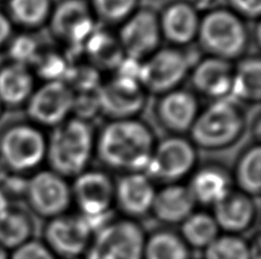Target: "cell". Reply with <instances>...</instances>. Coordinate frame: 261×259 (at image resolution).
Here are the masks:
<instances>
[{"mask_svg":"<svg viewBox=\"0 0 261 259\" xmlns=\"http://www.w3.org/2000/svg\"><path fill=\"white\" fill-rule=\"evenodd\" d=\"M9 259H59L44 242L30 240L13 250Z\"/></svg>","mask_w":261,"mask_h":259,"instance_id":"obj_35","label":"cell"},{"mask_svg":"<svg viewBox=\"0 0 261 259\" xmlns=\"http://www.w3.org/2000/svg\"><path fill=\"white\" fill-rule=\"evenodd\" d=\"M204 259H251L249 243L240 235H219L204 249Z\"/></svg>","mask_w":261,"mask_h":259,"instance_id":"obj_31","label":"cell"},{"mask_svg":"<svg viewBox=\"0 0 261 259\" xmlns=\"http://www.w3.org/2000/svg\"><path fill=\"white\" fill-rule=\"evenodd\" d=\"M93 234L82 215L64 214L49 220L44 243L60 259H76L86 252Z\"/></svg>","mask_w":261,"mask_h":259,"instance_id":"obj_10","label":"cell"},{"mask_svg":"<svg viewBox=\"0 0 261 259\" xmlns=\"http://www.w3.org/2000/svg\"><path fill=\"white\" fill-rule=\"evenodd\" d=\"M9 20L28 29L41 26L52 13L50 0H8Z\"/></svg>","mask_w":261,"mask_h":259,"instance_id":"obj_29","label":"cell"},{"mask_svg":"<svg viewBox=\"0 0 261 259\" xmlns=\"http://www.w3.org/2000/svg\"><path fill=\"white\" fill-rule=\"evenodd\" d=\"M231 96L248 102L259 101L261 95V63L259 58H245L232 73Z\"/></svg>","mask_w":261,"mask_h":259,"instance_id":"obj_27","label":"cell"},{"mask_svg":"<svg viewBox=\"0 0 261 259\" xmlns=\"http://www.w3.org/2000/svg\"><path fill=\"white\" fill-rule=\"evenodd\" d=\"M158 20L161 34L172 44L184 46L197 38L200 20L192 5L187 3L172 4Z\"/></svg>","mask_w":261,"mask_h":259,"instance_id":"obj_21","label":"cell"},{"mask_svg":"<svg viewBox=\"0 0 261 259\" xmlns=\"http://www.w3.org/2000/svg\"><path fill=\"white\" fill-rule=\"evenodd\" d=\"M153 136L135 119L113 120L102 129L95 150L106 166L127 173H142L153 151Z\"/></svg>","mask_w":261,"mask_h":259,"instance_id":"obj_1","label":"cell"},{"mask_svg":"<svg viewBox=\"0 0 261 259\" xmlns=\"http://www.w3.org/2000/svg\"><path fill=\"white\" fill-rule=\"evenodd\" d=\"M85 44L88 56L99 68H118L125 58L119 41L108 32L94 31Z\"/></svg>","mask_w":261,"mask_h":259,"instance_id":"obj_28","label":"cell"},{"mask_svg":"<svg viewBox=\"0 0 261 259\" xmlns=\"http://www.w3.org/2000/svg\"><path fill=\"white\" fill-rule=\"evenodd\" d=\"M47 142L38 128L18 123L9 127L0 137V159L12 174L35 169L46 158Z\"/></svg>","mask_w":261,"mask_h":259,"instance_id":"obj_6","label":"cell"},{"mask_svg":"<svg viewBox=\"0 0 261 259\" xmlns=\"http://www.w3.org/2000/svg\"><path fill=\"white\" fill-rule=\"evenodd\" d=\"M161 37L160 20L156 14L143 9L134 12L124 22L118 41L127 57L140 61L156 52Z\"/></svg>","mask_w":261,"mask_h":259,"instance_id":"obj_14","label":"cell"},{"mask_svg":"<svg viewBox=\"0 0 261 259\" xmlns=\"http://www.w3.org/2000/svg\"><path fill=\"white\" fill-rule=\"evenodd\" d=\"M13 36V24L9 17L0 12V50L6 46Z\"/></svg>","mask_w":261,"mask_h":259,"instance_id":"obj_39","label":"cell"},{"mask_svg":"<svg viewBox=\"0 0 261 259\" xmlns=\"http://www.w3.org/2000/svg\"><path fill=\"white\" fill-rule=\"evenodd\" d=\"M180 225L179 235L189 248L204 250L220 235V230L213 216L203 211H194Z\"/></svg>","mask_w":261,"mask_h":259,"instance_id":"obj_25","label":"cell"},{"mask_svg":"<svg viewBox=\"0 0 261 259\" xmlns=\"http://www.w3.org/2000/svg\"><path fill=\"white\" fill-rule=\"evenodd\" d=\"M261 149L259 145L244 152L237 164L236 182L240 191L250 197L259 196L261 180Z\"/></svg>","mask_w":261,"mask_h":259,"instance_id":"obj_30","label":"cell"},{"mask_svg":"<svg viewBox=\"0 0 261 259\" xmlns=\"http://www.w3.org/2000/svg\"><path fill=\"white\" fill-rule=\"evenodd\" d=\"M34 223L29 215L17 209H9L0 216V247L13 251L32 240Z\"/></svg>","mask_w":261,"mask_h":259,"instance_id":"obj_24","label":"cell"},{"mask_svg":"<svg viewBox=\"0 0 261 259\" xmlns=\"http://www.w3.org/2000/svg\"><path fill=\"white\" fill-rule=\"evenodd\" d=\"M196 159L192 143L182 137H169L153 147L144 174L151 180L174 184L192 172Z\"/></svg>","mask_w":261,"mask_h":259,"instance_id":"obj_9","label":"cell"},{"mask_svg":"<svg viewBox=\"0 0 261 259\" xmlns=\"http://www.w3.org/2000/svg\"><path fill=\"white\" fill-rule=\"evenodd\" d=\"M196 203L214 206L231 189V180L225 169L211 166L200 168L188 186Z\"/></svg>","mask_w":261,"mask_h":259,"instance_id":"obj_23","label":"cell"},{"mask_svg":"<svg viewBox=\"0 0 261 259\" xmlns=\"http://www.w3.org/2000/svg\"><path fill=\"white\" fill-rule=\"evenodd\" d=\"M37 64L38 75L47 81H62V77L67 76L68 67L64 59L58 54L39 55Z\"/></svg>","mask_w":261,"mask_h":259,"instance_id":"obj_34","label":"cell"},{"mask_svg":"<svg viewBox=\"0 0 261 259\" xmlns=\"http://www.w3.org/2000/svg\"><path fill=\"white\" fill-rule=\"evenodd\" d=\"M213 207V218L219 230L225 231L226 234L240 235L246 232L252 228L257 216L252 198L241 191L230 189Z\"/></svg>","mask_w":261,"mask_h":259,"instance_id":"obj_17","label":"cell"},{"mask_svg":"<svg viewBox=\"0 0 261 259\" xmlns=\"http://www.w3.org/2000/svg\"><path fill=\"white\" fill-rule=\"evenodd\" d=\"M7 45L12 62L21 64V66L29 68L30 64L37 62L40 55L36 40L28 35H21L12 38Z\"/></svg>","mask_w":261,"mask_h":259,"instance_id":"obj_33","label":"cell"},{"mask_svg":"<svg viewBox=\"0 0 261 259\" xmlns=\"http://www.w3.org/2000/svg\"><path fill=\"white\" fill-rule=\"evenodd\" d=\"M73 81L74 86L77 89L82 90L84 92H87L92 89L93 86L99 87L96 84L97 75L96 71L93 69L88 68H82V70H74L72 76L70 77Z\"/></svg>","mask_w":261,"mask_h":259,"instance_id":"obj_36","label":"cell"},{"mask_svg":"<svg viewBox=\"0 0 261 259\" xmlns=\"http://www.w3.org/2000/svg\"><path fill=\"white\" fill-rule=\"evenodd\" d=\"M35 79L30 69L17 63L0 68V102L5 106L27 103L35 90Z\"/></svg>","mask_w":261,"mask_h":259,"instance_id":"obj_22","label":"cell"},{"mask_svg":"<svg viewBox=\"0 0 261 259\" xmlns=\"http://www.w3.org/2000/svg\"><path fill=\"white\" fill-rule=\"evenodd\" d=\"M12 173L9 172V169L7 168V166L4 164V161L0 159V186L4 184L5 180L7 179V177Z\"/></svg>","mask_w":261,"mask_h":259,"instance_id":"obj_42","label":"cell"},{"mask_svg":"<svg viewBox=\"0 0 261 259\" xmlns=\"http://www.w3.org/2000/svg\"><path fill=\"white\" fill-rule=\"evenodd\" d=\"M27 184H28V180L23 179L21 176L11 174L7 177V179L5 180L2 186H0V188L3 189L4 193L7 196V198L9 196L18 197V196H22V194H24L25 196Z\"/></svg>","mask_w":261,"mask_h":259,"instance_id":"obj_37","label":"cell"},{"mask_svg":"<svg viewBox=\"0 0 261 259\" xmlns=\"http://www.w3.org/2000/svg\"><path fill=\"white\" fill-rule=\"evenodd\" d=\"M196 202L189 188L179 184H169L156 191L151 211L162 223L181 224L194 212Z\"/></svg>","mask_w":261,"mask_h":259,"instance_id":"obj_20","label":"cell"},{"mask_svg":"<svg viewBox=\"0 0 261 259\" xmlns=\"http://www.w3.org/2000/svg\"><path fill=\"white\" fill-rule=\"evenodd\" d=\"M143 259H190V248L179 234L161 230L146 237Z\"/></svg>","mask_w":261,"mask_h":259,"instance_id":"obj_26","label":"cell"},{"mask_svg":"<svg viewBox=\"0 0 261 259\" xmlns=\"http://www.w3.org/2000/svg\"><path fill=\"white\" fill-rule=\"evenodd\" d=\"M232 7L241 15L254 18L261 13V0H230Z\"/></svg>","mask_w":261,"mask_h":259,"instance_id":"obj_38","label":"cell"},{"mask_svg":"<svg viewBox=\"0 0 261 259\" xmlns=\"http://www.w3.org/2000/svg\"><path fill=\"white\" fill-rule=\"evenodd\" d=\"M157 114L167 131L174 134L187 133L198 115L197 100L187 90L169 91L163 94L158 102Z\"/></svg>","mask_w":261,"mask_h":259,"instance_id":"obj_18","label":"cell"},{"mask_svg":"<svg viewBox=\"0 0 261 259\" xmlns=\"http://www.w3.org/2000/svg\"><path fill=\"white\" fill-rule=\"evenodd\" d=\"M0 259H9V253L7 250L0 247Z\"/></svg>","mask_w":261,"mask_h":259,"instance_id":"obj_43","label":"cell"},{"mask_svg":"<svg viewBox=\"0 0 261 259\" xmlns=\"http://www.w3.org/2000/svg\"><path fill=\"white\" fill-rule=\"evenodd\" d=\"M71 194L93 232L108 221L107 215L115 201V185L108 175L83 172L76 177Z\"/></svg>","mask_w":261,"mask_h":259,"instance_id":"obj_7","label":"cell"},{"mask_svg":"<svg viewBox=\"0 0 261 259\" xmlns=\"http://www.w3.org/2000/svg\"><path fill=\"white\" fill-rule=\"evenodd\" d=\"M155 194L151 179L142 173L125 174L115 186V201L129 219L151 212Z\"/></svg>","mask_w":261,"mask_h":259,"instance_id":"obj_16","label":"cell"},{"mask_svg":"<svg viewBox=\"0 0 261 259\" xmlns=\"http://www.w3.org/2000/svg\"><path fill=\"white\" fill-rule=\"evenodd\" d=\"M146 234L129 218L108 220L95 231L84 259H143Z\"/></svg>","mask_w":261,"mask_h":259,"instance_id":"obj_5","label":"cell"},{"mask_svg":"<svg viewBox=\"0 0 261 259\" xmlns=\"http://www.w3.org/2000/svg\"><path fill=\"white\" fill-rule=\"evenodd\" d=\"M96 97L99 110L114 120L133 119L142 110L146 101L139 81L120 76L97 88Z\"/></svg>","mask_w":261,"mask_h":259,"instance_id":"obj_13","label":"cell"},{"mask_svg":"<svg viewBox=\"0 0 261 259\" xmlns=\"http://www.w3.org/2000/svg\"><path fill=\"white\" fill-rule=\"evenodd\" d=\"M95 147L94 135L85 120H65L52 133L46 149V158L52 172L62 177H77L90 163Z\"/></svg>","mask_w":261,"mask_h":259,"instance_id":"obj_2","label":"cell"},{"mask_svg":"<svg viewBox=\"0 0 261 259\" xmlns=\"http://www.w3.org/2000/svg\"><path fill=\"white\" fill-rule=\"evenodd\" d=\"M3 109H4V105L2 104V102H0V115L3 113Z\"/></svg>","mask_w":261,"mask_h":259,"instance_id":"obj_44","label":"cell"},{"mask_svg":"<svg viewBox=\"0 0 261 259\" xmlns=\"http://www.w3.org/2000/svg\"><path fill=\"white\" fill-rule=\"evenodd\" d=\"M0 2H3V0H0Z\"/></svg>","mask_w":261,"mask_h":259,"instance_id":"obj_45","label":"cell"},{"mask_svg":"<svg viewBox=\"0 0 261 259\" xmlns=\"http://www.w3.org/2000/svg\"><path fill=\"white\" fill-rule=\"evenodd\" d=\"M27 200L37 215L55 218L67 212L72 200L71 189L64 177L52 170H43L28 180Z\"/></svg>","mask_w":261,"mask_h":259,"instance_id":"obj_11","label":"cell"},{"mask_svg":"<svg viewBox=\"0 0 261 259\" xmlns=\"http://www.w3.org/2000/svg\"><path fill=\"white\" fill-rule=\"evenodd\" d=\"M232 73L234 69L230 62L210 56L196 66L192 81L200 94L221 100L230 95Z\"/></svg>","mask_w":261,"mask_h":259,"instance_id":"obj_19","label":"cell"},{"mask_svg":"<svg viewBox=\"0 0 261 259\" xmlns=\"http://www.w3.org/2000/svg\"><path fill=\"white\" fill-rule=\"evenodd\" d=\"M50 30L58 39L72 46L86 43L94 32V21L84 0H64L50 13Z\"/></svg>","mask_w":261,"mask_h":259,"instance_id":"obj_15","label":"cell"},{"mask_svg":"<svg viewBox=\"0 0 261 259\" xmlns=\"http://www.w3.org/2000/svg\"><path fill=\"white\" fill-rule=\"evenodd\" d=\"M244 114L234 99L217 100L198 113L190 135L196 145L207 150H218L239 140L244 129Z\"/></svg>","mask_w":261,"mask_h":259,"instance_id":"obj_3","label":"cell"},{"mask_svg":"<svg viewBox=\"0 0 261 259\" xmlns=\"http://www.w3.org/2000/svg\"><path fill=\"white\" fill-rule=\"evenodd\" d=\"M74 94L67 82L47 81L34 90L28 103V114L41 126L58 127L67 120L73 108Z\"/></svg>","mask_w":261,"mask_h":259,"instance_id":"obj_12","label":"cell"},{"mask_svg":"<svg viewBox=\"0 0 261 259\" xmlns=\"http://www.w3.org/2000/svg\"><path fill=\"white\" fill-rule=\"evenodd\" d=\"M138 0H93L97 17L108 24L124 23L132 15Z\"/></svg>","mask_w":261,"mask_h":259,"instance_id":"obj_32","label":"cell"},{"mask_svg":"<svg viewBox=\"0 0 261 259\" xmlns=\"http://www.w3.org/2000/svg\"><path fill=\"white\" fill-rule=\"evenodd\" d=\"M249 251L251 259H261V242L259 237L255 238L254 241L249 244Z\"/></svg>","mask_w":261,"mask_h":259,"instance_id":"obj_40","label":"cell"},{"mask_svg":"<svg viewBox=\"0 0 261 259\" xmlns=\"http://www.w3.org/2000/svg\"><path fill=\"white\" fill-rule=\"evenodd\" d=\"M190 59L186 53L175 48L156 50L141 63L139 82L143 89L166 94L174 90L188 75Z\"/></svg>","mask_w":261,"mask_h":259,"instance_id":"obj_8","label":"cell"},{"mask_svg":"<svg viewBox=\"0 0 261 259\" xmlns=\"http://www.w3.org/2000/svg\"><path fill=\"white\" fill-rule=\"evenodd\" d=\"M197 38L212 57L230 62L239 58L248 46V31L236 13L226 9L210 12L199 21Z\"/></svg>","mask_w":261,"mask_h":259,"instance_id":"obj_4","label":"cell"},{"mask_svg":"<svg viewBox=\"0 0 261 259\" xmlns=\"http://www.w3.org/2000/svg\"><path fill=\"white\" fill-rule=\"evenodd\" d=\"M9 200L6 194L4 193V191L0 188V216L5 214L8 209H9Z\"/></svg>","mask_w":261,"mask_h":259,"instance_id":"obj_41","label":"cell"}]
</instances>
